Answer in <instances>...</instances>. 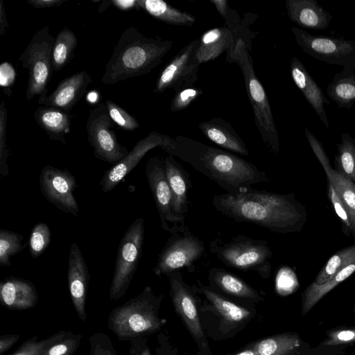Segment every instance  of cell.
I'll list each match as a JSON object with an SVG mask.
<instances>
[{"instance_id": "6da1fadb", "label": "cell", "mask_w": 355, "mask_h": 355, "mask_svg": "<svg viewBox=\"0 0 355 355\" xmlns=\"http://www.w3.org/2000/svg\"><path fill=\"white\" fill-rule=\"evenodd\" d=\"M212 205L236 222L250 223L283 234L301 232L307 218L305 207L293 193H276L251 188L239 193L214 195Z\"/></svg>"}, {"instance_id": "7a4b0ae2", "label": "cell", "mask_w": 355, "mask_h": 355, "mask_svg": "<svg viewBox=\"0 0 355 355\" xmlns=\"http://www.w3.org/2000/svg\"><path fill=\"white\" fill-rule=\"evenodd\" d=\"M161 148L188 163L226 193L245 192L254 184L270 181L253 163L230 151L187 137L180 135L173 139L165 135Z\"/></svg>"}, {"instance_id": "3957f363", "label": "cell", "mask_w": 355, "mask_h": 355, "mask_svg": "<svg viewBox=\"0 0 355 355\" xmlns=\"http://www.w3.org/2000/svg\"><path fill=\"white\" fill-rule=\"evenodd\" d=\"M172 46L171 41L147 37L134 26L127 28L105 64L101 82L114 85L149 73L161 63Z\"/></svg>"}, {"instance_id": "277c9868", "label": "cell", "mask_w": 355, "mask_h": 355, "mask_svg": "<svg viewBox=\"0 0 355 355\" xmlns=\"http://www.w3.org/2000/svg\"><path fill=\"white\" fill-rule=\"evenodd\" d=\"M227 61L237 64L243 76L247 96L250 102L256 126L265 144L275 154L279 152V141L268 97L255 74L252 58L245 42L235 40L227 51Z\"/></svg>"}, {"instance_id": "5b68a950", "label": "cell", "mask_w": 355, "mask_h": 355, "mask_svg": "<svg viewBox=\"0 0 355 355\" xmlns=\"http://www.w3.org/2000/svg\"><path fill=\"white\" fill-rule=\"evenodd\" d=\"M161 299L154 295L151 287L146 286L139 295L111 311L109 329L121 340L156 332L164 322L157 312Z\"/></svg>"}, {"instance_id": "8992f818", "label": "cell", "mask_w": 355, "mask_h": 355, "mask_svg": "<svg viewBox=\"0 0 355 355\" xmlns=\"http://www.w3.org/2000/svg\"><path fill=\"white\" fill-rule=\"evenodd\" d=\"M209 251L225 266L253 271L265 279L270 276L272 252L266 241L242 234L226 243L216 238L211 241Z\"/></svg>"}, {"instance_id": "52a82bcc", "label": "cell", "mask_w": 355, "mask_h": 355, "mask_svg": "<svg viewBox=\"0 0 355 355\" xmlns=\"http://www.w3.org/2000/svg\"><path fill=\"white\" fill-rule=\"evenodd\" d=\"M46 26L37 31L19 58L22 67L28 70L26 97L31 101L35 96L46 95L53 69L52 51L55 43Z\"/></svg>"}, {"instance_id": "ba28073f", "label": "cell", "mask_w": 355, "mask_h": 355, "mask_svg": "<svg viewBox=\"0 0 355 355\" xmlns=\"http://www.w3.org/2000/svg\"><path fill=\"white\" fill-rule=\"evenodd\" d=\"M144 220L135 219L123 234L117 250L110 298L123 297L132 280L142 254L144 241Z\"/></svg>"}, {"instance_id": "9c48e42d", "label": "cell", "mask_w": 355, "mask_h": 355, "mask_svg": "<svg viewBox=\"0 0 355 355\" xmlns=\"http://www.w3.org/2000/svg\"><path fill=\"white\" fill-rule=\"evenodd\" d=\"M291 31L297 44L311 57L340 65L345 71L355 72V40L313 35L297 27H292Z\"/></svg>"}, {"instance_id": "30bf717a", "label": "cell", "mask_w": 355, "mask_h": 355, "mask_svg": "<svg viewBox=\"0 0 355 355\" xmlns=\"http://www.w3.org/2000/svg\"><path fill=\"white\" fill-rule=\"evenodd\" d=\"M205 246L187 227L183 232L172 234L158 255L153 272L157 276L169 277L176 271L196 269L195 263L203 255Z\"/></svg>"}, {"instance_id": "8fae6325", "label": "cell", "mask_w": 355, "mask_h": 355, "mask_svg": "<svg viewBox=\"0 0 355 355\" xmlns=\"http://www.w3.org/2000/svg\"><path fill=\"white\" fill-rule=\"evenodd\" d=\"M114 128L105 103L90 110L86 123L88 141L96 158L113 165L129 152L118 142Z\"/></svg>"}, {"instance_id": "7c38bea8", "label": "cell", "mask_w": 355, "mask_h": 355, "mask_svg": "<svg viewBox=\"0 0 355 355\" xmlns=\"http://www.w3.org/2000/svg\"><path fill=\"white\" fill-rule=\"evenodd\" d=\"M199 40H194L184 46L161 71L154 92L178 91L193 87L198 80L200 63L196 58Z\"/></svg>"}, {"instance_id": "4fadbf2b", "label": "cell", "mask_w": 355, "mask_h": 355, "mask_svg": "<svg viewBox=\"0 0 355 355\" xmlns=\"http://www.w3.org/2000/svg\"><path fill=\"white\" fill-rule=\"evenodd\" d=\"M39 183L42 193L50 203L65 214L78 216L79 206L73 196L76 180L68 169L44 166L41 169Z\"/></svg>"}, {"instance_id": "5bb4252c", "label": "cell", "mask_w": 355, "mask_h": 355, "mask_svg": "<svg viewBox=\"0 0 355 355\" xmlns=\"http://www.w3.org/2000/svg\"><path fill=\"white\" fill-rule=\"evenodd\" d=\"M163 161L171 193L172 223L175 233L183 232L187 228L185 219L189 210L188 193L192 187L190 173L171 155Z\"/></svg>"}, {"instance_id": "9a60e30c", "label": "cell", "mask_w": 355, "mask_h": 355, "mask_svg": "<svg viewBox=\"0 0 355 355\" xmlns=\"http://www.w3.org/2000/svg\"><path fill=\"white\" fill-rule=\"evenodd\" d=\"M165 135L153 131L137 142L130 151L118 163L105 171L100 181L102 191L107 193L113 190L139 163L145 155L155 147H162Z\"/></svg>"}, {"instance_id": "2e32d148", "label": "cell", "mask_w": 355, "mask_h": 355, "mask_svg": "<svg viewBox=\"0 0 355 355\" xmlns=\"http://www.w3.org/2000/svg\"><path fill=\"white\" fill-rule=\"evenodd\" d=\"M170 294L176 312L184 322L192 336L198 340L205 338L198 316L194 291L196 286L187 285L182 279L180 271L169 277Z\"/></svg>"}, {"instance_id": "e0dca14e", "label": "cell", "mask_w": 355, "mask_h": 355, "mask_svg": "<svg viewBox=\"0 0 355 355\" xmlns=\"http://www.w3.org/2000/svg\"><path fill=\"white\" fill-rule=\"evenodd\" d=\"M146 175L163 230L175 233L171 219V193L162 157H152L146 164Z\"/></svg>"}, {"instance_id": "ac0fdd59", "label": "cell", "mask_w": 355, "mask_h": 355, "mask_svg": "<svg viewBox=\"0 0 355 355\" xmlns=\"http://www.w3.org/2000/svg\"><path fill=\"white\" fill-rule=\"evenodd\" d=\"M304 132L311 148L324 171L327 182L331 183L347 210L355 241V184L332 168L322 144L306 128H304Z\"/></svg>"}, {"instance_id": "d6986e66", "label": "cell", "mask_w": 355, "mask_h": 355, "mask_svg": "<svg viewBox=\"0 0 355 355\" xmlns=\"http://www.w3.org/2000/svg\"><path fill=\"white\" fill-rule=\"evenodd\" d=\"M89 281V269L76 243L71 244L67 268L68 287L73 305L79 318L85 321V301Z\"/></svg>"}, {"instance_id": "ffe728a7", "label": "cell", "mask_w": 355, "mask_h": 355, "mask_svg": "<svg viewBox=\"0 0 355 355\" xmlns=\"http://www.w3.org/2000/svg\"><path fill=\"white\" fill-rule=\"evenodd\" d=\"M92 80L85 71L77 72L59 83L49 96H39L38 103L69 112L85 94Z\"/></svg>"}, {"instance_id": "44dd1931", "label": "cell", "mask_w": 355, "mask_h": 355, "mask_svg": "<svg viewBox=\"0 0 355 355\" xmlns=\"http://www.w3.org/2000/svg\"><path fill=\"white\" fill-rule=\"evenodd\" d=\"M38 299L35 285L28 280L10 276L0 283V302L10 310L33 308Z\"/></svg>"}, {"instance_id": "7402d4cb", "label": "cell", "mask_w": 355, "mask_h": 355, "mask_svg": "<svg viewBox=\"0 0 355 355\" xmlns=\"http://www.w3.org/2000/svg\"><path fill=\"white\" fill-rule=\"evenodd\" d=\"M286 8L288 18L304 28L327 29L333 17L315 0H286Z\"/></svg>"}, {"instance_id": "603a6c76", "label": "cell", "mask_w": 355, "mask_h": 355, "mask_svg": "<svg viewBox=\"0 0 355 355\" xmlns=\"http://www.w3.org/2000/svg\"><path fill=\"white\" fill-rule=\"evenodd\" d=\"M292 78L305 98L313 108L326 128L329 127V120L324 109L329 104L322 89L309 73L302 62L293 57L290 64Z\"/></svg>"}, {"instance_id": "cb8c5ba5", "label": "cell", "mask_w": 355, "mask_h": 355, "mask_svg": "<svg viewBox=\"0 0 355 355\" xmlns=\"http://www.w3.org/2000/svg\"><path fill=\"white\" fill-rule=\"evenodd\" d=\"M198 128L207 139L225 150L241 155H249V150L243 139L231 125L223 119L214 117L202 121Z\"/></svg>"}, {"instance_id": "d4e9b609", "label": "cell", "mask_w": 355, "mask_h": 355, "mask_svg": "<svg viewBox=\"0 0 355 355\" xmlns=\"http://www.w3.org/2000/svg\"><path fill=\"white\" fill-rule=\"evenodd\" d=\"M34 119L51 140L65 144L64 136L70 132L71 115L62 110L46 107H38L33 114Z\"/></svg>"}, {"instance_id": "484cf974", "label": "cell", "mask_w": 355, "mask_h": 355, "mask_svg": "<svg viewBox=\"0 0 355 355\" xmlns=\"http://www.w3.org/2000/svg\"><path fill=\"white\" fill-rule=\"evenodd\" d=\"M235 40L227 27H216L206 31L199 39L196 50L199 63L211 61L227 51Z\"/></svg>"}, {"instance_id": "4316f807", "label": "cell", "mask_w": 355, "mask_h": 355, "mask_svg": "<svg viewBox=\"0 0 355 355\" xmlns=\"http://www.w3.org/2000/svg\"><path fill=\"white\" fill-rule=\"evenodd\" d=\"M209 279L212 287L233 297L259 301V293L234 274L219 268H213L209 272Z\"/></svg>"}, {"instance_id": "83f0119b", "label": "cell", "mask_w": 355, "mask_h": 355, "mask_svg": "<svg viewBox=\"0 0 355 355\" xmlns=\"http://www.w3.org/2000/svg\"><path fill=\"white\" fill-rule=\"evenodd\" d=\"M198 291L202 293L214 311L227 324H237L247 320L250 312L220 295L209 286L200 284Z\"/></svg>"}, {"instance_id": "f1b7e54d", "label": "cell", "mask_w": 355, "mask_h": 355, "mask_svg": "<svg viewBox=\"0 0 355 355\" xmlns=\"http://www.w3.org/2000/svg\"><path fill=\"white\" fill-rule=\"evenodd\" d=\"M354 272L355 261L341 269L324 284L318 285L313 282L302 293V315H306L325 295Z\"/></svg>"}, {"instance_id": "f546056e", "label": "cell", "mask_w": 355, "mask_h": 355, "mask_svg": "<svg viewBox=\"0 0 355 355\" xmlns=\"http://www.w3.org/2000/svg\"><path fill=\"white\" fill-rule=\"evenodd\" d=\"M140 9L165 23L191 26L196 21L192 15L172 7L162 0H139Z\"/></svg>"}, {"instance_id": "4dcf8cb0", "label": "cell", "mask_w": 355, "mask_h": 355, "mask_svg": "<svg viewBox=\"0 0 355 355\" xmlns=\"http://www.w3.org/2000/svg\"><path fill=\"white\" fill-rule=\"evenodd\" d=\"M329 98L340 108H350L355 103V72L342 70L327 88Z\"/></svg>"}, {"instance_id": "1f68e13d", "label": "cell", "mask_w": 355, "mask_h": 355, "mask_svg": "<svg viewBox=\"0 0 355 355\" xmlns=\"http://www.w3.org/2000/svg\"><path fill=\"white\" fill-rule=\"evenodd\" d=\"M300 345L297 335L283 334L258 341L251 350L252 355H291Z\"/></svg>"}, {"instance_id": "d6a6232c", "label": "cell", "mask_w": 355, "mask_h": 355, "mask_svg": "<svg viewBox=\"0 0 355 355\" xmlns=\"http://www.w3.org/2000/svg\"><path fill=\"white\" fill-rule=\"evenodd\" d=\"M78 45V39L73 31L64 27L55 37L52 51L53 71L63 69L72 59Z\"/></svg>"}, {"instance_id": "836d02e7", "label": "cell", "mask_w": 355, "mask_h": 355, "mask_svg": "<svg viewBox=\"0 0 355 355\" xmlns=\"http://www.w3.org/2000/svg\"><path fill=\"white\" fill-rule=\"evenodd\" d=\"M337 148L334 169L355 184V140L348 133H343Z\"/></svg>"}, {"instance_id": "e575fe53", "label": "cell", "mask_w": 355, "mask_h": 355, "mask_svg": "<svg viewBox=\"0 0 355 355\" xmlns=\"http://www.w3.org/2000/svg\"><path fill=\"white\" fill-rule=\"evenodd\" d=\"M355 261V243L336 252L318 273L316 284H322L331 279L341 269Z\"/></svg>"}, {"instance_id": "d590c367", "label": "cell", "mask_w": 355, "mask_h": 355, "mask_svg": "<svg viewBox=\"0 0 355 355\" xmlns=\"http://www.w3.org/2000/svg\"><path fill=\"white\" fill-rule=\"evenodd\" d=\"M24 236L17 232L0 229V266H11L10 258L21 252L27 243L23 244Z\"/></svg>"}, {"instance_id": "8d00e7d4", "label": "cell", "mask_w": 355, "mask_h": 355, "mask_svg": "<svg viewBox=\"0 0 355 355\" xmlns=\"http://www.w3.org/2000/svg\"><path fill=\"white\" fill-rule=\"evenodd\" d=\"M83 338L81 334L67 331L65 335L50 344L40 355H73Z\"/></svg>"}, {"instance_id": "74e56055", "label": "cell", "mask_w": 355, "mask_h": 355, "mask_svg": "<svg viewBox=\"0 0 355 355\" xmlns=\"http://www.w3.org/2000/svg\"><path fill=\"white\" fill-rule=\"evenodd\" d=\"M51 239V232L47 224H36L31 230L28 242L29 252L32 257H39L50 244Z\"/></svg>"}, {"instance_id": "f35d334b", "label": "cell", "mask_w": 355, "mask_h": 355, "mask_svg": "<svg viewBox=\"0 0 355 355\" xmlns=\"http://www.w3.org/2000/svg\"><path fill=\"white\" fill-rule=\"evenodd\" d=\"M66 332L65 331H61L46 339L39 341H37V336L32 337L26 340L17 350L10 355H40L44 349L52 343L64 336Z\"/></svg>"}, {"instance_id": "ab89813d", "label": "cell", "mask_w": 355, "mask_h": 355, "mask_svg": "<svg viewBox=\"0 0 355 355\" xmlns=\"http://www.w3.org/2000/svg\"><path fill=\"white\" fill-rule=\"evenodd\" d=\"M105 103L110 118L121 128L133 131L139 127L137 120L116 103L111 100H107Z\"/></svg>"}, {"instance_id": "60d3db41", "label": "cell", "mask_w": 355, "mask_h": 355, "mask_svg": "<svg viewBox=\"0 0 355 355\" xmlns=\"http://www.w3.org/2000/svg\"><path fill=\"white\" fill-rule=\"evenodd\" d=\"M7 109L2 101L0 105V175H8V157L10 154L6 143Z\"/></svg>"}, {"instance_id": "b9f144b4", "label": "cell", "mask_w": 355, "mask_h": 355, "mask_svg": "<svg viewBox=\"0 0 355 355\" xmlns=\"http://www.w3.org/2000/svg\"><path fill=\"white\" fill-rule=\"evenodd\" d=\"M202 93V89L193 86L178 91L171 101V111L180 112L184 110L196 100Z\"/></svg>"}, {"instance_id": "7bdbcfd3", "label": "cell", "mask_w": 355, "mask_h": 355, "mask_svg": "<svg viewBox=\"0 0 355 355\" xmlns=\"http://www.w3.org/2000/svg\"><path fill=\"white\" fill-rule=\"evenodd\" d=\"M89 355H117L110 337L102 332L89 338Z\"/></svg>"}, {"instance_id": "ee69618b", "label": "cell", "mask_w": 355, "mask_h": 355, "mask_svg": "<svg viewBox=\"0 0 355 355\" xmlns=\"http://www.w3.org/2000/svg\"><path fill=\"white\" fill-rule=\"evenodd\" d=\"M327 194L336 214L345 226L344 230L345 231L348 230V232L352 233V225L347 210L343 200L329 182H327Z\"/></svg>"}, {"instance_id": "f6af8a7d", "label": "cell", "mask_w": 355, "mask_h": 355, "mask_svg": "<svg viewBox=\"0 0 355 355\" xmlns=\"http://www.w3.org/2000/svg\"><path fill=\"white\" fill-rule=\"evenodd\" d=\"M328 338L321 345H338L355 343V328H340L327 333Z\"/></svg>"}, {"instance_id": "bcb514c9", "label": "cell", "mask_w": 355, "mask_h": 355, "mask_svg": "<svg viewBox=\"0 0 355 355\" xmlns=\"http://www.w3.org/2000/svg\"><path fill=\"white\" fill-rule=\"evenodd\" d=\"M16 71L8 62H3L0 64V85L3 89V92L8 96L12 94L9 87H12L16 79Z\"/></svg>"}, {"instance_id": "7dc6e473", "label": "cell", "mask_w": 355, "mask_h": 355, "mask_svg": "<svg viewBox=\"0 0 355 355\" xmlns=\"http://www.w3.org/2000/svg\"><path fill=\"white\" fill-rule=\"evenodd\" d=\"M277 290L281 295H288L292 293L298 286L295 274L291 272L286 276H282L277 280Z\"/></svg>"}, {"instance_id": "c3c4849f", "label": "cell", "mask_w": 355, "mask_h": 355, "mask_svg": "<svg viewBox=\"0 0 355 355\" xmlns=\"http://www.w3.org/2000/svg\"><path fill=\"white\" fill-rule=\"evenodd\" d=\"M130 341L129 355H150V349L143 337H137Z\"/></svg>"}, {"instance_id": "681fc988", "label": "cell", "mask_w": 355, "mask_h": 355, "mask_svg": "<svg viewBox=\"0 0 355 355\" xmlns=\"http://www.w3.org/2000/svg\"><path fill=\"white\" fill-rule=\"evenodd\" d=\"M20 338L17 334L2 335L0 336V355L10 349Z\"/></svg>"}, {"instance_id": "f907efd6", "label": "cell", "mask_w": 355, "mask_h": 355, "mask_svg": "<svg viewBox=\"0 0 355 355\" xmlns=\"http://www.w3.org/2000/svg\"><path fill=\"white\" fill-rule=\"evenodd\" d=\"M111 3L121 10H139V0H113Z\"/></svg>"}, {"instance_id": "816d5d0a", "label": "cell", "mask_w": 355, "mask_h": 355, "mask_svg": "<svg viewBox=\"0 0 355 355\" xmlns=\"http://www.w3.org/2000/svg\"><path fill=\"white\" fill-rule=\"evenodd\" d=\"M65 0H28V3L35 8H46L60 6Z\"/></svg>"}, {"instance_id": "f5cc1de1", "label": "cell", "mask_w": 355, "mask_h": 355, "mask_svg": "<svg viewBox=\"0 0 355 355\" xmlns=\"http://www.w3.org/2000/svg\"><path fill=\"white\" fill-rule=\"evenodd\" d=\"M213 3L218 13L224 18L226 19L227 14V1L226 0H210Z\"/></svg>"}, {"instance_id": "db71d44e", "label": "cell", "mask_w": 355, "mask_h": 355, "mask_svg": "<svg viewBox=\"0 0 355 355\" xmlns=\"http://www.w3.org/2000/svg\"><path fill=\"white\" fill-rule=\"evenodd\" d=\"M9 28V24L7 21L5 8L3 6V1H0V35H2L6 32V28Z\"/></svg>"}, {"instance_id": "11a10c76", "label": "cell", "mask_w": 355, "mask_h": 355, "mask_svg": "<svg viewBox=\"0 0 355 355\" xmlns=\"http://www.w3.org/2000/svg\"><path fill=\"white\" fill-rule=\"evenodd\" d=\"M353 312L355 313V305H354V309H353Z\"/></svg>"}]
</instances>
